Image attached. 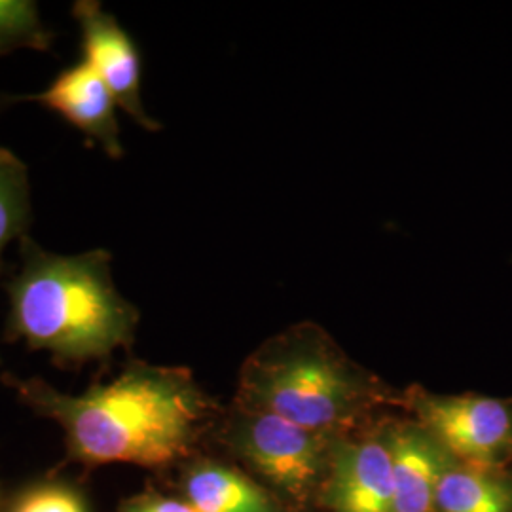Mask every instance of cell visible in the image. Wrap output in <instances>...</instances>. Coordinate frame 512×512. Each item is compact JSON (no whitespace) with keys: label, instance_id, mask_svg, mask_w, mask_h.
<instances>
[{"label":"cell","instance_id":"obj_7","mask_svg":"<svg viewBox=\"0 0 512 512\" xmlns=\"http://www.w3.org/2000/svg\"><path fill=\"white\" fill-rule=\"evenodd\" d=\"M73 18L80 25L84 61L105 82L116 105L141 128L158 131L160 124L141 97V55L124 27L95 0L74 2Z\"/></svg>","mask_w":512,"mask_h":512},{"label":"cell","instance_id":"obj_11","mask_svg":"<svg viewBox=\"0 0 512 512\" xmlns=\"http://www.w3.org/2000/svg\"><path fill=\"white\" fill-rule=\"evenodd\" d=\"M435 512H512V471L450 461L440 476Z\"/></svg>","mask_w":512,"mask_h":512},{"label":"cell","instance_id":"obj_1","mask_svg":"<svg viewBox=\"0 0 512 512\" xmlns=\"http://www.w3.org/2000/svg\"><path fill=\"white\" fill-rule=\"evenodd\" d=\"M2 382L63 429L69 458L86 467L167 469L188 463L222 418L217 401L183 366L129 361L112 382L92 385L82 395L61 393L40 378L6 374Z\"/></svg>","mask_w":512,"mask_h":512},{"label":"cell","instance_id":"obj_13","mask_svg":"<svg viewBox=\"0 0 512 512\" xmlns=\"http://www.w3.org/2000/svg\"><path fill=\"white\" fill-rule=\"evenodd\" d=\"M54 33L42 23L35 2L0 0V55L29 48L48 52Z\"/></svg>","mask_w":512,"mask_h":512},{"label":"cell","instance_id":"obj_9","mask_svg":"<svg viewBox=\"0 0 512 512\" xmlns=\"http://www.w3.org/2000/svg\"><path fill=\"white\" fill-rule=\"evenodd\" d=\"M393 456V512H435L440 476L450 456L414 420H384Z\"/></svg>","mask_w":512,"mask_h":512},{"label":"cell","instance_id":"obj_2","mask_svg":"<svg viewBox=\"0 0 512 512\" xmlns=\"http://www.w3.org/2000/svg\"><path fill=\"white\" fill-rule=\"evenodd\" d=\"M19 255L18 274L6 283L10 342L48 351L67 368L107 363L131 348L139 310L114 287L109 251L55 255L25 236Z\"/></svg>","mask_w":512,"mask_h":512},{"label":"cell","instance_id":"obj_4","mask_svg":"<svg viewBox=\"0 0 512 512\" xmlns=\"http://www.w3.org/2000/svg\"><path fill=\"white\" fill-rule=\"evenodd\" d=\"M215 431L220 444L289 511L310 512L317 505L336 439L236 404Z\"/></svg>","mask_w":512,"mask_h":512},{"label":"cell","instance_id":"obj_14","mask_svg":"<svg viewBox=\"0 0 512 512\" xmlns=\"http://www.w3.org/2000/svg\"><path fill=\"white\" fill-rule=\"evenodd\" d=\"M10 512H88V509L73 490L46 484L21 495Z\"/></svg>","mask_w":512,"mask_h":512},{"label":"cell","instance_id":"obj_8","mask_svg":"<svg viewBox=\"0 0 512 512\" xmlns=\"http://www.w3.org/2000/svg\"><path fill=\"white\" fill-rule=\"evenodd\" d=\"M59 112L69 124L82 131L90 143H97L112 160L124 158L116 101L86 61L65 69L46 92L25 97Z\"/></svg>","mask_w":512,"mask_h":512},{"label":"cell","instance_id":"obj_10","mask_svg":"<svg viewBox=\"0 0 512 512\" xmlns=\"http://www.w3.org/2000/svg\"><path fill=\"white\" fill-rule=\"evenodd\" d=\"M183 499L198 512H291L255 476L217 459L184 463Z\"/></svg>","mask_w":512,"mask_h":512},{"label":"cell","instance_id":"obj_3","mask_svg":"<svg viewBox=\"0 0 512 512\" xmlns=\"http://www.w3.org/2000/svg\"><path fill=\"white\" fill-rule=\"evenodd\" d=\"M234 404L340 439L366 429L385 406H399L401 393L357 365L323 327L304 321L245 359Z\"/></svg>","mask_w":512,"mask_h":512},{"label":"cell","instance_id":"obj_6","mask_svg":"<svg viewBox=\"0 0 512 512\" xmlns=\"http://www.w3.org/2000/svg\"><path fill=\"white\" fill-rule=\"evenodd\" d=\"M317 505L327 512H393V456L382 421L336 439Z\"/></svg>","mask_w":512,"mask_h":512},{"label":"cell","instance_id":"obj_5","mask_svg":"<svg viewBox=\"0 0 512 512\" xmlns=\"http://www.w3.org/2000/svg\"><path fill=\"white\" fill-rule=\"evenodd\" d=\"M399 406L439 442L452 461L512 471V399L478 393L437 395L410 385L401 393Z\"/></svg>","mask_w":512,"mask_h":512},{"label":"cell","instance_id":"obj_15","mask_svg":"<svg viewBox=\"0 0 512 512\" xmlns=\"http://www.w3.org/2000/svg\"><path fill=\"white\" fill-rule=\"evenodd\" d=\"M120 512H198L183 497H169L158 492L135 495L122 503Z\"/></svg>","mask_w":512,"mask_h":512},{"label":"cell","instance_id":"obj_12","mask_svg":"<svg viewBox=\"0 0 512 512\" xmlns=\"http://www.w3.org/2000/svg\"><path fill=\"white\" fill-rule=\"evenodd\" d=\"M31 226L29 169L18 156L0 147V270L6 247L27 236Z\"/></svg>","mask_w":512,"mask_h":512}]
</instances>
